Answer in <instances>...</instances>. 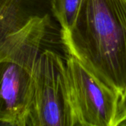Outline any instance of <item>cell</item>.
Segmentation results:
<instances>
[{
    "instance_id": "6da1fadb",
    "label": "cell",
    "mask_w": 126,
    "mask_h": 126,
    "mask_svg": "<svg viewBox=\"0 0 126 126\" xmlns=\"http://www.w3.org/2000/svg\"><path fill=\"white\" fill-rule=\"evenodd\" d=\"M62 41L102 82L121 94L126 89V0H82Z\"/></svg>"
},
{
    "instance_id": "7a4b0ae2",
    "label": "cell",
    "mask_w": 126,
    "mask_h": 126,
    "mask_svg": "<svg viewBox=\"0 0 126 126\" xmlns=\"http://www.w3.org/2000/svg\"><path fill=\"white\" fill-rule=\"evenodd\" d=\"M50 18L33 17L0 46V126H26L32 79Z\"/></svg>"
},
{
    "instance_id": "3957f363",
    "label": "cell",
    "mask_w": 126,
    "mask_h": 126,
    "mask_svg": "<svg viewBox=\"0 0 126 126\" xmlns=\"http://www.w3.org/2000/svg\"><path fill=\"white\" fill-rule=\"evenodd\" d=\"M76 126L71 106L66 63L55 51L44 49L36 61L26 126Z\"/></svg>"
},
{
    "instance_id": "277c9868",
    "label": "cell",
    "mask_w": 126,
    "mask_h": 126,
    "mask_svg": "<svg viewBox=\"0 0 126 126\" xmlns=\"http://www.w3.org/2000/svg\"><path fill=\"white\" fill-rule=\"evenodd\" d=\"M66 73L76 126H114L120 94L71 55Z\"/></svg>"
},
{
    "instance_id": "5b68a950",
    "label": "cell",
    "mask_w": 126,
    "mask_h": 126,
    "mask_svg": "<svg viewBox=\"0 0 126 126\" xmlns=\"http://www.w3.org/2000/svg\"><path fill=\"white\" fill-rule=\"evenodd\" d=\"M48 0H0V46L33 17L45 15ZM50 1V0H49Z\"/></svg>"
},
{
    "instance_id": "8992f818",
    "label": "cell",
    "mask_w": 126,
    "mask_h": 126,
    "mask_svg": "<svg viewBox=\"0 0 126 126\" xmlns=\"http://www.w3.org/2000/svg\"><path fill=\"white\" fill-rule=\"evenodd\" d=\"M82 2V0H50L52 13L62 30H68L73 25Z\"/></svg>"
},
{
    "instance_id": "52a82bcc",
    "label": "cell",
    "mask_w": 126,
    "mask_h": 126,
    "mask_svg": "<svg viewBox=\"0 0 126 126\" xmlns=\"http://www.w3.org/2000/svg\"><path fill=\"white\" fill-rule=\"evenodd\" d=\"M126 117V89L123 94L120 95V100L118 103L117 111L115 117L114 125V126H117V124L124 118Z\"/></svg>"
},
{
    "instance_id": "ba28073f",
    "label": "cell",
    "mask_w": 126,
    "mask_h": 126,
    "mask_svg": "<svg viewBox=\"0 0 126 126\" xmlns=\"http://www.w3.org/2000/svg\"><path fill=\"white\" fill-rule=\"evenodd\" d=\"M117 126H126V118H124V119H123V120L117 124Z\"/></svg>"
}]
</instances>
